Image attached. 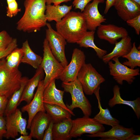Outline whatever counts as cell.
Returning a JSON list of instances; mask_svg holds the SVG:
<instances>
[{
    "label": "cell",
    "instance_id": "12",
    "mask_svg": "<svg viewBox=\"0 0 140 140\" xmlns=\"http://www.w3.org/2000/svg\"><path fill=\"white\" fill-rule=\"evenodd\" d=\"M105 0H94L88 3L82 12L85 18L87 30L95 31L106 19L100 13L98 9L99 4L103 3Z\"/></svg>",
    "mask_w": 140,
    "mask_h": 140
},
{
    "label": "cell",
    "instance_id": "38",
    "mask_svg": "<svg viewBox=\"0 0 140 140\" xmlns=\"http://www.w3.org/2000/svg\"><path fill=\"white\" fill-rule=\"evenodd\" d=\"M3 115H0V140L2 139L6 132V122Z\"/></svg>",
    "mask_w": 140,
    "mask_h": 140
},
{
    "label": "cell",
    "instance_id": "8",
    "mask_svg": "<svg viewBox=\"0 0 140 140\" xmlns=\"http://www.w3.org/2000/svg\"><path fill=\"white\" fill-rule=\"evenodd\" d=\"M105 130L102 124L93 118L84 116L72 120V126L69 136L71 139L80 136L84 134H92L104 131Z\"/></svg>",
    "mask_w": 140,
    "mask_h": 140
},
{
    "label": "cell",
    "instance_id": "1",
    "mask_svg": "<svg viewBox=\"0 0 140 140\" xmlns=\"http://www.w3.org/2000/svg\"><path fill=\"white\" fill-rule=\"evenodd\" d=\"M46 0H25V11L17 23V29L24 32H36L46 26Z\"/></svg>",
    "mask_w": 140,
    "mask_h": 140
},
{
    "label": "cell",
    "instance_id": "11",
    "mask_svg": "<svg viewBox=\"0 0 140 140\" xmlns=\"http://www.w3.org/2000/svg\"><path fill=\"white\" fill-rule=\"evenodd\" d=\"M85 60L83 51L77 48L74 49L70 62L64 68L59 79L65 82L75 80L81 68L85 63Z\"/></svg>",
    "mask_w": 140,
    "mask_h": 140
},
{
    "label": "cell",
    "instance_id": "24",
    "mask_svg": "<svg viewBox=\"0 0 140 140\" xmlns=\"http://www.w3.org/2000/svg\"><path fill=\"white\" fill-rule=\"evenodd\" d=\"M100 89V86L94 93L98 100V108L100 111L93 118L96 121L102 124H104L113 127L119 124L120 121L113 117L108 108L105 109L102 108L99 94Z\"/></svg>",
    "mask_w": 140,
    "mask_h": 140
},
{
    "label": "cell",
    "instance_id": "18",
    "mask_svg": "<svg viewBox=\"0 0 140 140\" xmlns=\"http://www.w3.org/2000/svg\"><path fill=\"white\" fill-rule=\"evenodd\" d=\"M135 132L132 128H127L119 124L112 127L109 130L86 135L90 137H109L116 140H126L131 135Z\"/></svg>",
    "mask_w": 140,
    "mask_h": 140
},
{
    "label": "cell",
    "instance_id": "7",
    "mask_svg": "<svg viewBox=\"0 0 140 140\" xmlns=\"http://www.w3.org/2000/svg\"><path fill=\"white\" fill-rule=\"evenodd\" d=\"M46 38L48 41L51 52L55 58L64 68L68 64L65 53L66 41L57 31L52 28L50 24L47 23Z\"/></svg>",
    "mask_w": 140,
    "mask_h": 140
},
{
    "label": "cell",
    "instance_id": "30",
    "mask_svg": "<svg viewBox=\"0 0 140 140\" xmlns=\"http://www.w3.org/2000/svg\"><path fill=\"white\" fill-rule=\"evenodd\" d=\"M122 57L128 60L122 63L124 65L131 69H134L137 66L140 67V51L136 48L135 42L133 43L130 51Z\"/></svg>",
    "mask_w": 140,
    "mask_h": 140
},
{
    "label": "cell",
    "instance_id": "10",
    "mask_svg": "<svg viewBox=\"0 0 140 140\" xmlns=\"http://www.w3.org/2000/svg\"><path fill=\"white\" fill-rule=\"evenodd\" d=\"M6 116V132L4 137L7 139L15 138L19 134L27 135V120L23 117L22 112L17 108L13 113Z\"/></svg>",
    "mask_w": 140,
    "mask_h": 140
},
{
    "label": "cell",
    "instance_id": "37",
    "mask_svg": "<svg viewBox=\"0 0 140 140\" xmlns=\"http://www.w3.org/2000/svg\"><path fill=\"white\" fill-rule=\"evenodd\" d=\"M8 99L0 93V115H3L7 106Z\"/></svg>",
    "mask_w": 140,
    "mask_h": 140
},
{
    "label": "cell",
    "instance_id": "31",
    "mask_svg": "<svg viewBox=\"0 0 140 140\" xmlns=\"http://www.w3.org/2000/svg\"><path fill=\"white\" fill-rule=\"evenodd\" d=\"M6 16L10 18L16 16L21 11L18 8V5L16 0H13L7 2Z\"/></svg>",
    "mask_w": 140,
    "mask_h": 140
},
{
    "label": "cell",
    "instance_id": "9",
    "mask_svg": "<svg viewBox=\"0 0 140 140\" xmlns=\"http://www.w3.org/2000/svg\"><path fill=\"white\" fill-rule=\"evenodd\" d=\"M112 60L115 62L114 63L111 61L108 63L110 74L119 85H122L124 81L131 85L133 82L135 77L139 75V68L131 69L129 68L122 64L118 57L114 58Z\"/></svg>",
    "mask_w": 140,
    "mask_h": 140
},
{
    "label": "cell",
    "instance_id": "43",
    "mask_svg": "<svg viewBox=\"0 0 140 140\" xmlns=\"http://www.w3.org/2000/svg\"><path fill=\"white\" fill-rule=\"evenodd\" d=\"M140 5V0H133Z\"/></svg>",
    "mask_w": 140,
    "mask_h": 140
},
{
    "label": "cell",
    "instance_id": "34",
    "mask_svg": "<svg viewBox=\"0 0 140 140\" xmlns=\"http://www.w3.org/2000/svg\"><path fill=\"white\" fill-rule=\"evenodd\" d=\"M126 22L128 25L134 29L137 34L138 35L140 33V15L128 20Z\"/></svg>",
    "mask_w": 140,
    "mask_h": 140
},
{
    "label": "cell",
    "instance_id": "13",
    "mask_svg": "<svg viewBox=\"0 0 140 140\" xmlns=\"http://www.w3.org/2000/svg\"><path fill=\"white\" fill-rule=\"evenodd\" d=\"M44 87L43 81L39 82L33 97L28 104L23 106L21 108L22 112H26L28 115V119L26 128L29 129L31 121L34 116L38 112H46L43 101V94Z\"/></svg>",
    "mask_w": 140,
    "mask_h": 140
},
{
    "label": "cell",
    "instance_id": "23",
    "mask_svg": "<svg viewBox=\"0 0 140 140\" xmlns=\"http://www.w3.org/2000/svg\"><path fill=\"white\" fill-rule=\"evenodd\" d=\"M71 118L64 119L54 123L53 128L54 140H69L71 139L69 134L72 126Z\"/></svg>",
    "mask_w": 140,
    "mask_h": 140
},
{
    "label": "cell",
    "instance_id": "20",
    "mask_svg": "<svg viewBox=\"0 0 140 140\" xmlns=\"http://www.w3.org/2000/svg\"><path fill=\"white\" fill-rule=\"evenodd\" d=\"M115 46L112 52L104 55L102 58L106 64L114 57H123L127 54L131 50L132 45L131 38L128 36L121 38V40L115 44Z\"/></svg>",
    "mask_w": 140,
    "mask_h": 140
},
{
    "label": "cell",
    "instance_id": "5",
    "mask_svg": "<svg viewBox=\"0 0 140 140\" xmlns=\"http://www.w3.org/2000/svg\"><path fill=\"white\" fill-rule=\"evenodd\" d=\"M43 44V56L40 66L43 69L45 74L43 80L45 89L53 80L59 79L64 67L52 54L46 38L44 39Z\"/></svg>",
    "mask_w": 140,
    "mask_h": 140
},
{
    "label": "cell",
    "instance_id": "36",
    "mask_svg": "<svg viewBox=\"0 0 140 140\" xmlns=\"http://www.w3.org/2000/svg\"><path fill=\"white\" fill-rule=\"evenodd\" d=\"M54 122L52 120L45 130L42 140H53V128Z\"/></svg>",
    "mask_w": 140,
    "mask_h": 140
},
{
    "label": "cell",
    "instance_id": "28",
    "mask_svg": "<svg viewBox=\"0 0 140 140\" xmlns=\"http://www.w3.org/2000/svg\"><path fill=\"white\" fill-rule=\"evenodd\" d=\"M95 33V31H87L81 40L77 44L81 47L93 48L96 52L97 55L99 58L102 59L107 52L106 50L99 48L95 44L94 42Z\"/></svg>",
    "mask_w": 140,
    "mask_h": 140
},
{
    "label": "cell",
    "instance_id": "25",
    "mask_svg": "<svg viewBox=\"0 0 140 140\" xmlns=\"http://www.w3.org/2000/svg\"><path fill=\"white\" fill-rule=\"evenodd\" d=\"M46 113L52 120L54 123L64 119L71 118L72 114L67 110L59 105L44 103Z\"/></svg>",
    "mask_w": 140,
    "mask_h": 140
},
{
    "label": "cell",
    "instance_id": "39",
    "mask_svg": "<svg viewBox=\"0 0 140 140\" xmlns=\"http://www.w3.org/2000/svg\"><path fill=\"white\" fill-rule=\"evenodd\" d=\"M116 0H106V5L104 11V13L105 14H107L110 9L114 5Z\"/></svg>",
    "mask_w": 140,
    "mask_h": 140
},
{
    "label": "cell",
    "instance_id": "14",
    "mask_svg": "<svg viewBox=\"0 0 140 140\" xmlns=\"http://www.w3.org/2000/svg\"><path fill=\"white\" fill-rule=\"evenodd\" d=\"M97 34L99 38L114 45L117 40L128 36L127 30L122 27L112 24H101L97 28Z\"/></svg>",
    "mask_w": 140,
    "mask_h": 140
},
{
    "label": "cell",
    "instance_id": "40",
    "mask_svg": "<svg viewBox=\"0 0 140 140\" xmlns=\"http://www.w3.org/2000/svg\"><path fill=\"white\" fill-rule=\"evenodd\" d=\"M72 0H46V4H54V5H60L61 3L64 2H67L71 1Z\"/></svg>",
    "mask_w": 140,
    "mask_h": 140
},
{
    "label": "cell",
    "instance_id": "26",
    "mask_svg": "<svg viewBox=\"0 0 140 140\" xmlns=\"http://www.w3.org/2000/svg\"><path fill=\"white\" fill-rule=\"evenodd\" d=\"M21 48L23 52L21 63L30 65L34 68H38L41 63L43 58L32 51L27 40L23 43Z\"/></svg>",
    "mask_w": 140,
    "mask_h": 140
},
{
    "label": "cell",
    "instance_id": "4",
    "mask_svg": "<svg viewBox=\"0 0 140 140\" xmlns=\"http://www.w3.org/2000/svg\"><path fill=\"white\" fill-rule=\"evenodd\" d=\"M22 74L18 69L11 70L6 66L4 58L0 60V93L8 99L20 88Z\"/></svg>",
    "mask_w": 140,
    "mask_h": 140
},
{
    "label": "cell",
    "instance_id": "15",
    "mask_svg": "<svg viewBox=\"0 0 140 140\" xmlns=\"http://www.w3.org/2000/svg\"><path fill=\"white\" fill-rule=\"evenodd\" d=\"M113 6L118 16L125 22L140 15V5L133 0H116Z\"/></svg>",
    "mask_w": 140,
    "mask_h": 140
},
{
    "label": "cell",
    "instance_id": "32",
    "mask_svg": "<svg viewBox=\"0 0 140 140\" xmlns=\"http://www.w3.org/2000/svg\"><path fill=\"white\" fill-rule=\"evenodd\" d=\"M13 38L5 30L0 32V51L6 48L12 42Z\"/></svg>",
    "mask_w": 140,
    "mask_h": 140
},
{
    "label": "cell",
    "instance_id": "21",
    "mask_svg": "<svg viewBox=\"0 0 140 140\" xmlns=\"http://www.w3.org/2000/svg\"><path fill=\"white\" fill-rule=\"evenodd\" d=\"M120 88L117 85H115L113 89V96L110 99L108 105L111 108L117 104H123L130 107L134 111L138 119L140 118V98L137 97L133 101L126 100L121 97L120 92Z\"/></svg>",
    "mask_w": 140,
    "mask_h": 140
},
{
    "label": "cell",
    "instance_id": "44",
    "mask_svg": "<svg viewBox=\"0 0 140 140\" xmlns=\"http://www.w3.org/2000/svg\"><path fill=\"white\" fill-rule=\"evenodd\" d=\"M13 0H6L7 2H8L10 1H13Z\"/></svg>",
    "mask_w": 140,
    "mask_h": 140
},
{
    "label": "cell",
    "instance_id": "16",
    "mask_svg": "<svg viewBox=\"0 0 140 140\" xmlns=\"http://www.w3.org/2000/svg\"><path fill=\"white\" fill-rule=\"evenodd\" d=\"M51 120L46 112L40 111L37 113L31 121L29 135L32 138L42 140L44 132Z\"/></svg>",
    "mask_w": 140,
    "mask_h": 140
},
{
    "label": "cell",
    "instance_id": "22",
    "mask_svg": "<svg viewBox=\"0 0 140 140\" xmlns=\"http://www.w3.org/2000/svg\"><path fill=\"white\" fill-rule=\"evenodd\" d=\"M72 8V5L46 4L45 15L47 21L51 22L54 20L56 23H58L70 11Z\"/></svg>",
    "mask_w": 140,
    "mask_h": 140
},
{
    "label": "cell",
    "instance_id": "17",
    "mask_svg": "<svg viewBox=\"0 0 140 140\" xmlns=\"http://www.w3.org/2000/svg\"><path fill=\"white\" fill-rule=\"evenodd\" d=\"M55 79L52 81L44 89L43 94L44 103L60 106L68 111L73 116L75 115L72 111L67 107L63 101L65 91L57 89L55 84Z\"/></svg>",
    "mask_w": 140,
    "mask_h": 140
},
{
    "label": "cell",
    "instance_id": "27",
    "mask_svg": "<svg viewBox=\"0 0 140 140\" xmlns=\"http://www.w3.org/2000/svg\"><path fill=\"white\" fill-rule=\"evenodd\" d=\"M29 79L26 76L22 77L20 88L8 99L4 114L5 116L13 113L17 108L24 89Z\"/></svg>",
    "mask_w": 140,
    "mask_h": 140
},
{
    "label": "cell",
    "instance_id": "35",
    "mask_svg": "<svg viewBox=\"0 0 140 140\" xmlns=\"http://www.w3.org/2000/svg\"><path fill=\"white\" fill-rule=\"evenodd\" d=\"M94 0H74L73 2V6L75 9H79L82 12L86 5L91 1Z\"/></svg>",
    "mask_w": 140,
    "mask_h": 140
},
{
    "label": "cell",
    "instance_id": "41",
    "mask_svg": "<svg viewBox=\"0 0 140 140\" xmlns=\"http://www.w3.org/2000/svg\"><path fill=\"white\" fill-rule=\"evenodd\" d=\"M32 138L29 135H22L19 138H15V140H32Z\"/></svg>",
    "mask_w": 140,
    "mask_h": 140
},
{
    "label": "cell",
    "instance_id": "6",
    "mask_svg": "<svg viewBox=\"0 0 140 140\" xmlns=\"http://www.w3.org/2000/svg\"><path fill=\"white\" fill-rule=\"evenodd\" d=\"M77 79L81 83L84 93L92 95L104 82L105 79L90 63L86 64L81 68Z\"/></svg>",
    "mask_w": 140,
    "mask_h": 140
},
{
    "label": "cell",
    "instance_id": "19",
    "mask_svg": "<svg viewBox=\"0 0 140 140\" xmlns=\"http://www.w3.org/2000/svg\"><path fill=\"white\" fill-rule=\"evenodd\" d=\"M44 75V71L40 66L36 71L33 76L29 79L24 89L20 100L19 105L23 101L29 103L34 96V92L36 87H38L39 82L43 79Z\"/></svg>",
    "mask_w": 140,
    "mask_h": 140
},
{
    "label": "cell",
    "instance_id": "33",
    "mask_svg": "<svg viewBox=\"0 0 140 140\" xmlns=\"http://www.w3.org/2000/svg\"><path fill=\"white\" fill-rule=\"evenodd\" d=\"M17 46V40L16 38H13L11 43L6 48L0 51V60L6 57Z\"/></svg>",
    "mask_w": 140,
    "mask_h": 140
},
{
    "label": "cell",
    "instance_id": "29",
    "mask_svg": "<svg viewBox=\"0 0 140 140\" xmlns=\"http://www.w3.org/2000/svg\"><path fill=\"white\" fill-rule=\"evenodd\" d=\"M23 55V52L21 48L17 47L13 50L5 59L8 68L11 70L18 69Z\"/></svg>",
    "mask_w": 140,
    "mask_h": 140
},
{
    "label": "cell",
    "instance_id": "2",
    "mask_svg": "<svg viewBox=\"0 0 140 140\" xmlns=\"http://www.w3.org/2000/svg\"><path fill=\"white\" fill-rule=\"evenodd\" d=\"M57 31L69 43H77L87 32L82 12L70 11L61 21L56 23Z\"/></svg>",
    "mask_w": 140,
    "mask_h": 140
},
{
    "label": "cell",
    "instance_id": "42",
    "mask_svg": "<svg viewBox=\"0 0 140 140\" xmlns=\"http://www.w3.org/2000/svg\"><path fill=\"white\" fill-rule=\"evenodd\" d=\"M140 135H135L132 134L126 140H139Z\"/></svg>",
    "mask_w": 140,
    "mask_h": 140
},
{
    "label": "cell",
    "instance_id": "3",
    "mask_svg": "<svg viewBox=\"0 0 140 140\" xmlns=\"http://www.w3.org/2000/svg\"><path fill=\"white\" fill-rule=\"evenodd\" d=\"M61 86L65 92L69 93L71 95L72 103L66 105L67 107L72 111L74 108H79L84 116L89 117L92 113V106L85 96L82 86L78 79L70 82H62Z\"/></svg>",
    "mask_w": 140,
    "mask_h": 140
}]
</instances>
